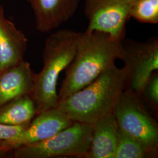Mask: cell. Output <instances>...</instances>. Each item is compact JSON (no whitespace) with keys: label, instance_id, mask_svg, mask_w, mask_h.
Wrapping results in <instances>:
<instances>
[{"label":"cell","instance_id":"obj_1","mask_svg":"<svg viewBox=\"0 0 158 158\" xmlns=\"http://www.w3.org/2000/svg\"><path fill=\"white\" fill-rule=\"evenodd\" d=\"M122 40L108 34L86 30L80 32L72 62L65 69L58 96V102L89 85L121 59Z\"/></svg>","mask_w":158,"mask_h":158},{"label":"cell","instance_id":"obj_2","mask_svg":"<svg viewBox=\"0 0 158 158\" xmlns=\"http://www.w3.org/2000/svg\"><path fill=\"white\" fill-rule=\"evenodd\" d=\"M127 85L126 68L113 65L80 90L58 102L73 121L94 124L113 113Z\"/></svg>","mask_w":158,"mask_h":158},{"label":"cell","instance_id":"obj_3","mask_svg":"<svg viewBox=\"0 0 158 158\" xmlns=\"http://www.w3.org/2000/svg\"><path fill=\"white\" fill-rule=\"evenodd\" d=\"M80 32L60 29L46 40L42 58L43 68L34 74L30 96L36 114L58 105L57 84L60 73L72 62L76 54Z\"/></svg>","mask_w":158,"mask_h":158},{"label":"cell","instance_id":"obj_4","mask_svg":"<svg viewBox=\"0 0 158 158\" xmlns=\"http://www.w3.org/2000/svg\"><path fill=\"white\" fill-rule=\"evenodd\" d=\"M93 124L74 121L67 128L44 141L14 150L15 158H85L90 149Z\"/></svg>","mask_w":158,"mask_h":158},{"label":"cell","instance_id":"obj_5","mask_svg":"<svg viewBox=\"0 0 158 158\" xmlns=\"http://www.w3.org/2000/svg\"><path fill=\"white\" fill-rule=\"evenodd\" d=\"M119 129L141 143L156 157L158 126L139 96L128 89L121 93L113 110Z\"/></svg>","mask_w":158,"mask_h":158},{"label":"cell","instance_id":"obj_6","mask_svg":"<svg viewBox=\"0 0 158 158\" xmlns=\"http://www.w3.org/2000/svg\"><path fill=\"white\" fill-rule=\"evenodd\" d=\"M121 60L127 72L128 89L140 97L142 91L158 69V40L152 38L145 42L121 41Z\"/></svg>","mask_w":158,"mask_h":158},{"label":"cell","instance_id":"obj_7","mask_svg":"<svg viewBox=\"0 0 158 158\" xmlns=\"http://www.w3.org/2000/svg\"><path fill=\"white\" fill-rule=\"evenodd\" d=\"M136 0H85L87 30L107 34L114 40L124 39L125 25Z\"/></svg>","mask_w":158,"mask_h":158},{"label":"cell","instance_id":"obj_8","mask_svg":"<svg viewBox=\"0 0 158 158\" xmlns=\"http://www.w3.org/2000/svg\"><path fill=\"white\" fill-rule=\"evenodd\" d=\"M74 122L58 106L51 108L38 114L20 135L9 140L1 141L0 152H7L25 145L49 139L71 126Z\"/></svg>","mask_w":158,"mask_h":158},{"label":"cell","instance_id":"obj_9","mask_svg":"<svg viewBox=\"0 0 158 158\" xmlns=\"http://www.w3.org/2000/svg\"><path fill=\"white\" fill-rule=\"evenodd\" d=\"M35 18L36 29L42 33L59 28L72 18L80 0H28Z\"/></svg>","mask_w":158,"mask_h":158},{"label":"cell","instance_id":"obj_10","mask_svg":"<svg viewBox=\"0 0 158 158\" xmlns=\"http://www.w3.org/2000/svg\"><path fill=\"white\" fill-rule=\"evenodd\" d=\"M27 45L25 34L6 18L0 6V72L23 60Z\"/></svg>","mask_w":158,"mask_h":158},{"label":"cell","instance_id":"obj_11","mask_svg":"<svg viewBox=\"0 0 158 158\" xmlns=\"http://www.w3.org/2000/svg\"><path fill=\"white\" fill-rule=\"evenodd\" d=\"M34 74L30 63L24 60L0 72V108L22 96L30 95Z\"/></svg>","mask_w":158,"mask_h":158},{"label":"cell","instance_id":"obj_12","mask_svg":"<svg viewBox=\"0 0 158 158\" xmlns=\"http://www.w3.org/2000/svg\"><path fill=\"white\" fill-rule=\"evenodd\" d=\"M118 127L113 113L93 124L90 149L85 158H114L118 142Z\"/></svg>","mask_w":158,"mask_h":158},{"label":"cell","instance_id":"obj_13","mask_svg":"<svg viewBox=\"0 0 158 158\" xmlns=\"http://www.w3.org/2000/svg\"><path fill=\"white\" fill-rule=\"evenodd\" d=\"M35 114V103L30 95L22 96L0 108V123L26 124L31 123Z\"/></svg>","mask_w":158,"mask_h":158},{"label":"cell","instance_id":"obj_14","mask_svg":"<svg viewBox=\"0 0 158 158\" xmlns=\"http://www.w3.org/2000/svg\"><path fill=\"white\" fill-rule=\"evenodd\" d=\"M154 157L152 153L135 139L119 129L118 142L114 158H143Z\"/></svg>","mask_w":158,"mask_h":158},{"label":"cell","instance_id":"obj_15","mask_svg":"<svg viewBox=\"0 0 158 158\" xmlns=\"http://www.w3.org/2000/svg\"><path fill=\"white\" fill-rule=\"evenodd\" d=\"M130 17L142 23H158V0H136Z\"/></svg>","mask_w":158,"mask_h":158},{"label":"cell","instance_id":"obj_16","mask_svg":"<svg viewBox=\"0 0 158 158\" xmlns=\"http://www.w3.org/2000/svg\"><path fill=\"white\" fill-rule=\"evenodd\" d=\"M140 97H142L153 110H156L158 106V75L153 74L142 91Z\"/></svg>","mask_w":158,"mask_h":158},{"label":"cell","instance_id":"obj_17","mask_svg":"<svg viewBox=\"0 0 158 158\" xmlns=\"http://www.w3.org/2000/svg\"><path fill=\"white\" fill-rule=\"evenodd\" d=\"M29 123L23 125H10L0 123V141L9 140L17 137L28 127Z\"/></svg>","mask_w":158,"mask_h":158},{"label":"cell","instance_id":"obj_18","mask_svg":"<svg viewBox=\"0 0 158 158\" xmlns=\"http://www.w3.org/2000/svg\"><path fill=\"white\" fill-rule=\"evenodd\" d=\"M1 153L0 152V156H1Z\"/></svg>","mask_w":158,"mask_h":158},{"label":"cell","instance_id":"obj_19","mask_svg":"<svg viewBox=\"0 0 158 158\" xmlns=\"http://www.w3.org/2000/svg\"><path fill=\"white\" fill-rule=\"evenodd\" d=\"M0 6H1V5H0Z\"/></svg>","mask_w":158,"mask_h":158}]
</instances>
